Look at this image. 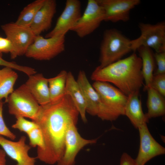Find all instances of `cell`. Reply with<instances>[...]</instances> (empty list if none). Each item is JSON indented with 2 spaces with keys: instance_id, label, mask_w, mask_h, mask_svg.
<instances>
[{
  "instance_id": "obj_14",
  "label": "cell",
  "mask_w": 165,
  "mask_h": 165,
  "mask_svg": "<svg viewBox=\"0 0 165 165\" xmlns=\"http://www.w3.org/2000/svg\"><path fill=\"white\" fill-rule=\"evenodd\" d=\"M138 130L140 137V146L138 155L135 160L137 165H145L152 158L165 153V148L153 137L147 124Z\"/></svg>"
},
{
  "instance_id": "obj_30",
  "label": "cell",
  "mask_w": 165,
  "mask_h": 165,
  "mask_svg": "<svg viewBox=\"0 0 165 165\" xmlns=\"http://www.w3.org/2000/svg\"><path fill=\"white\" fill-rule=\"evenodd\" d=\"M0 52L9 53L12 59L17 57L16 51L10 41L7 38L0 35Z\"/></svg>"
},
{
  "instance_id": "obj_4",
  "label": "cell",
  "mask_w": 165,
  "mask_h": 165,
  "mask_svg": "<svg viewBox=\"0 0 165 165\" xmlns=\"http://www.w3.org/2000/svg\"><path fill=\"white\" fill-rule=\"evenodd\" d=\"M6 103L10 114L16 118H28L33 121L36 120L41 107L24 84L9 95Z\"/></svg>"
},
{
  "instance_id": "obj_31",
  "label": "cell",
  "mask_w": 165,
  "mask_h": 165,
  "mask_svg": "<svg viewBox=\"0 0 165 165\" xmlns=\"http://www.w3.org/2000/svg\"><path fill=\"white\" fill-rule=\"evenodd\" d=\"M154 56L157 68L153 75L165 74V52H156Z\"/></svg>"
},
{
  "instance_id": "obj_12",
  "label": "cell",
  "mask_w": 165,
  "mask_h": 165,
  "mask_svg": "<svg viewBox=\"0 0 165 165\" xmlns=\"http://www.w3.org/2000/svg\"><path fill=\"white\" fill-rule=\"evenodd\" d=\"M1 28L15 49L17 57L25 55L36 36L30 27L11 22L1 25Z\"/></svg>"
},
{
  "instance_id": "obj_22",
  "label": "cell",
  "mask_w": 165,
  "mask_h": 165,
  "mask_svg": "<svg viewBox=\"0 0 165 165\" xmlns=\"http://www.w3.org/2000/svg\"><path fill=\"white\" fill-rule=\"evenodd\" d=\"M14 69L8 67L0 69V101L3 98L6 102L8 97L14 90V86L18 78Z\"/></svg>"
},
{
  "instance_id": "obj_28",
  "label": "cell",
  "mask_w": 165,
  "mask_h": 165,
  "mask_svg": "<svg viewBox=\"0 0 165 165\" xmlns=\"http://www.w3.org/2000/svg\"><path fill=\"white\" fill-rule=\"evenodd\" d=\"M150 86L165 97V74L153 75Z\"/></svg>"
},
{
  "instance_id": "obj_19",
  "label": "cell",
  "mask_w": 165,
  "mask_h": 165,
  "mask_svg": "<svg viewBox=\"0 0 165 165\" xmlns=\"http://www.w3.org/2000/svg\"><path fill=\"white\" fill-rule=\"evenodd\" d=\"M139 93V92H137L128 96L124 113V115L128 118L134 127L138 129L149 121L143 112Z\"/></svg>"
},
{
  "instance_id": "obj_5",
  "label": "cell",
  "mask_w": 165,
  "mask_h": 165,
  "mask_svg": "<svg viewBox=\"0 0 165 165\" xmlns=\"http://www.w3.org/2000/svg\"><path fill=\"white\" fill-rule=\"evenodd\" d=\"M138 26L141 35L131 40L132 51L135 52L141 46L153 49L156 52H165V23L159 22L155 24L140 23Z\"/></svg>"
},
{
  "instance_id": "obj_24",
  "label": "cell",
  "mask_w": 165,
  "mask_h": 165,
  "mask_svg": "<svg viewBox=\"0 0 165 165\" xmlns=\"http://www.w3.org/2000/svg\"><path fill=\"white\" fill-rule=\"evenodd\" d=\"M45 0H36L25 6L20 13L16 24L30 27L37 12L43 5Z\"/></svg>"
},
{
  "instance_id": "obj_21",
  "label": "cell",
  "mask_w": 165,
  "mask_h": 165,
  "mask_svg": "<svg viewBox=\"0 0 165 165\" xmlns=\"http://www.w3.org/2000/svg\"><path fill=\"white\" fill-rule=\"evenodd\" d=\"M147 106L148 112L145 114L148 120L153 118L163 116L165 114V97L151 86L148 87Z\"/></svg>"
},
{
  "instance_id": "obj_20",
  "label": "cell",
  "mask_w": 165,
  "mask_h": 165,
  "mask_svg": "<svg viewBox=\"0 0 165 165\" xmlns=\"http://www.w3.org/2000/svg\"><path fill=\"white\" fill-rule=\"evenodd\" d=\"M142 62V72L145 84L144 90H146L150 86L153 76L155 66L154 53L151 49L141 46L137 50Z\"/></svg>"
},
{
  "instance_id": "obj_16",
  "label": "cell",
  "mask_w": 165,
  "mask_h": 165,
  "mask_svg": "<svg viewBox=\"0 0 165 165\" xmlns=\"http://www.w3.org/2000/svg\"><path fill=\"white\" fill-rule=\"evenodd\" d=\"M56 8L55 0H45L29 27L36 36L40 35L42 32L50 28Z\"/></svg>"
},
{
  "instance_id": "obj_18",
  "label": "cell",
  "mask_w": 165,
  "mask_h": 165,
  "mask_svg": "<svg viewBox=\"0 0 165 165\" xmlns=\"http://www.w3.org/2000/svg\"><path fill=\"white\" fill-rule=\"evenodd\" d=\"M71 97L82 121L86 123V102L84 94L78 82L71 72H68L65 94Z\"/></svg>"
},
{
  "instance_id": "obj_10",
  "label": "cell",
  "mask_w": 165,
  "mask_h": 165,
  "mask_svg": "<svg viewBox=\"0 0 165 165\" xmlns=\"http://www.w3.org/2000/svg\"><path fill=\"white\" fill-rule=\"evenodd\" d=\"M76 123L71 124L67 130L64 140V150L57 165H74L75 157L85 146L95 143L97 139H87L82 138L78 132Z\"/></svg>"
},
{
  "instance_id": "obj_17",
  "label": "cell",
  "mask_w": 165,
  "mask_h": 165,
  "mask_svg": "<svg viewBox=\"0 0 165 165\" xmlns=\"http://www.w3.org/2000/svg\"><path fill=\"white\" fill-rule=\"evenodd\" d=\"M24 84L38 104L43 106L50 102L48 79L42 74L30 75Z\"/></svg>"
},
{
  "instance_id": "obj_1",
  "label": "cell",
  "mask_w": 165,
  "mask_h": 165,
  "mask_svg": "<svg viewBox=\"0 0 165 165\" xmlns=\"http://www.w3.org/2000/svg\"><path fill=\"white\" fill-rule=\"evenodd\" d=\"M79 115L71 97L68 94L56 102L41 106L34 122L42 131L44 146L42 150L37 152V158L50 165L57 163L64 152L67 128L71 124L77 123Z\"/></svg>"
},
{
  "instance_id": "obj_2",
  "label": "cell",
  "mask_w": 165,
  "mask_h": 165,
  "mask_svg": "<svg viewBox=\"0 0 165 165\" xmlns=\"http://www.w3.org/2000/svg\"><path fill=\"white\" fill-rule=\"evenodd\" d=\"M141 58L134 53L103 68L97 66L91 79L94 81L111 83L127 96L139 92L143 84Z\"/></svg>"
},
{
  "instance_id": "obj_15",
  "label": "cell",
  "mask_w": 165,
  "mask_h": 165,
  "mask_svg": "<svg viewBox=\"0 0 165 165\" xmlns=\"http://www.w3.org/2000/svg\"><path fill=\"white\" fill-rule=\"evenodd\" d=\"M26 140L24 136L14 141L0 135V145L6 155L16 162V165H35L37 158L29 155L31 147L26 143Z\"/></svg>"
},
{
  "instance_id": "obj_23",
  "label": "cell",
  "mask_w": 165,
  "mask_h": 165,
  "mask_svg": "<svg viewBox=\"0 0 165 165\" xmlns=\"http://www.w3.org/2000/svg\"><path fill=\"white\" fill-rule=\"evenodd\" d=\"M67 74L62 70L56 76L48 79L50 102L58 101L65 95Z\"/></svg>"
},
{
  "instance_id": "obj_29",
  "label": "cell",
  "mask_w": 165,
  "mask_h": 165,
  "mask_svg": "<svg viewBox=\"0 0 165 165\" xmlns=\"http://www.w3.org/2000/svg\"><path fill=\"white\" fill-rule=\"evenodd\" d=\"M3 103L0 101V135L6 137L12 140L16 138V135L12 132L6 126L2 115Z\"/></svg>"
},
{
  "instance_id": "obj_13",
  "label": "cell",
  "mask_w": 165,
  "mask_h": 165,
  "mask_svg": "<svg viewBox=\"0 0 165 165\" xmlns=\"http://www.w3.org/2000/svg\"><path fill=\"white\" fill-rule=\"evenodd\" d=\"M102 7L104 21L127 22L130 10L140 3V0H97Z\"/></svg>"
},
{
  "instance_id": "obj_9",
  "label": "cell",
  "mask_w": 165,
  "mask_h": 165,
  "mask_svg": "<svg viewBox=\"0 0 165 165\" xmlns=\"http://www.w3.org/2000/svg\"><path fill=\"white\" fill-rule=\"evenodd\" d=\"M104 20L103 10L97 0H89L83 14L71 31L83 38L94 32Z\"/></svg>"
},
{
  "instance_id": "obj_8",
  "label": "cell",
  "mask_w": 165,
  "mask_h": 165,
  "mask_svg": "<svg viewBox=\"0 0 165 165\" xmlns=\"http://www.w3.org/2000/svg\"><path fill=\"white\" fill-rule=\"evenodd\" d=\"M76 80L84 96L86 112L92 116H97L103 120L113 121L100 95L90 83L84 71H79Z\"/></svg>"
},
{
  "instance_id": "obj_27",
  "label": "cell",
  "mask_w": 165,
  "mask_h": 165,
  "mask_svg": "<svg viewBox=\"0 0 165 165\" xmlns=\"http://www.w3.org/2000/svg\"><path fill=\"white\" fill-rule=\"evenodd\" d=\"M0 66L8 67L14 70H17L24 73L28 76L33 74L35 72L34 68L16 64L15 63L9 62L4 59L2 57V53L0 52Z\"/></svg>"
},
{
  "instance_id": "obj_32",
  "label": "cell",
  "mask_w": 165,
  "mask_h": 165,
  "mask_svg": "<svg viewBox=\"0 0 165 165\" xmlns=\"http://www.w3.org/2000/svg\"><path fill=\"white\" fill-rule=\"evenodd\" d=\"M120 165H137L135 160L127 153H123L121 157Z\"/></svg>"
},
{
  "instance_id": "obj_6",
  "label": "cell",
  "mask_w": 165,
  "mask_h": 165,
  "mask_svg": "<svg viewBox=\"0 0 165 165\" xmlns=\"http://www.w3.org/2000/svg\"><path fill=\"white\" fill-rule=\"evenodd\" d=\"M65 42V36L46 38L36 35L25 55L37 60H50L64 50Z\"/></svg>"
},
{
  "instance_id": "obj_33",
  "label": "cell",
  "mask_w": 165,
  "mask_h": 165,
  "mask_svg": "<svg viewBox=\"0 0 165 165\" xmlns=\"http://www.w3.org/2000/svg\"><path fill=\"white\" fill-rule=\"evenodd\" d=\"M6 156L4 150L0 148V165H6Z\"/></svg>"
},
{
  "instance_id": "obj_11",
  "label": "cell",
  "mask_w": 165,
  "mask_h": 165,
  "mask_svg": "<svg viewBox=\"0 0 165 165\" xmlns=\"http://www.w3.org/2000/svg\"><path fill=\"white\" fill-rule=\"evenodd\" d=\"M81 3L78 0H67L64 9L58 18L54 28L45 38L65 36L82 16Z\"/></svg>"
},
{
  "instance_id": "obj_25",
  "label": "cell",
  "mask_w": 165,
  "mask_h": 165,
  "mask_svg": "<svg viewBox=\"0 0 165 165\" xmlns=\"http://www.w3.org/2000/svg\"><path fill=\"white\" fill-rule=\"evenodd\" d=\"M27 134L29 139V145L31 147H37V151L44 149V145L43 135L38 127L33 129Z\"/></svg>"
},
{
  "instance_id": "obj_7",
  "label": "cell",
  "mask_w": 165,
  "mask_h": 165,
  "mask_svg": "<svg viewBox=\"0 0 165 165\" xmlns=\"http://www.w3.org/2000/svg\"><path fill=\"white\" fill-rule=\"evenodd\" d=\"M92 86L100 95L113 121L124 115L128 96L108 82L94 81Z\"/></svg>"
},
{
  "instance_id": "obj_3",
  "label": "cell",
  "mask_w": 165,
  "mask_h": 165,
  "mask_svg": "<svg viewBox=\"0 0 165 165\" xmlns=\"http://www.w3.org/2000/svg\"><path fill=\"white\" fill-rule=\"evenodd\" d=\"M100 49L98 67L102 68L121 59L131 51V40L116 29H108L104 33Z\"/></svg>"
},
{
  "instance_id": "obj_26",
  "label": "cell",
  "mask_w": 165,
  "mask_h": 165,
  "mask_svg": "<svg viewBox=\"0 0 165 165\" xmlns=\"http://www.w3.org/2000/svg\"><path fill=\"white\" fill-rule=\"evenodd\" d=\"M16 121L12 126V127L19 130L27 134L33 129L38 127L35 122L28 120L24 118L18 117L16 118Z\"/></svg>"
}]
</instances>
